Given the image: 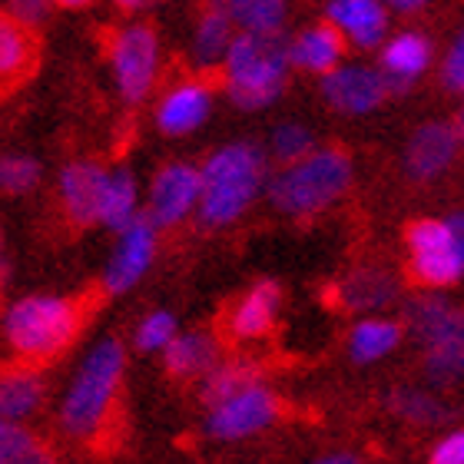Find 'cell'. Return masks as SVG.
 Listing matches in <instances>:
<instances>
[{
  "instance_id": "6da1fadb",
  "label": "cell",
  "mask_w": 464,
  "mask_h": 464,
  "mask_svg": "<svg viewBox=\"0 0 464 464\" xmlns=\"http://www.w3.org/2000/svg\"><path fill=\"white\" fill-rule=\"evenodd\" d=\"M203 173V199H199V219L206 226L236 223L259 193L262 183V153L252 143L223 146L209 156Z\"/></svg>"
},
{
  "instance_id": "7a4b0ae2",
  "label": "cell",
  "mask_w": 464,
  "mask_h": 464,
  "mask_svg": "<svg viewBox=\"0 0 464 464\" xmlns=\"http://www.w3.org/2000/svg\"><path fill=\"white\" fill-rule=\"evenodd\" d=\"M285 67H289V47L279 37H256V34L236 37L226 53L232 103L242 110L269 107L285 87Z\"/></svg>"
},
{
  "instance_id": "3957f363",
  "label": "cell",
  "mask_w": 464,
  "mask_h": 464,
  "mask_svg": "<svg viewBox=\"0 0 464 464\" xmlns=\"http://www.w3.org/2000/svg\"><path fill=\"white\" fill-rule=\"evenodd\" d=\"M352 183V160L342 150H319L309 160L272 176L269 199L289 216H309L335 203Z\"/></svg>"
},
{
  "instance_id": "277c9868",
  "label": "cell",
  "mask_w": 464,
  "mask_h": 464,
  "mask_svg": "<svg viewBox=\"0 0 464 464\" xmlns=\"http://www.w3.org/2000/svg\"><path fill=\"white\" fill-rule=\"evenodd\" d=\"M120 375H123V345L116 339L97 342L90 348V355L83 358L77 382L70 385L63 408H60L63 428L70 435L87 438L103 425L107 408L116 395V385H120Z\"/></svg>"
},
{
  "instance_id": "5b68a950",
  "label": "cell",
  "mask_w": 464,
  "mask_h": 464,
  "mask_svg": "<svg viewBox=\"0 0 464 464\" xmlns=\"http://www.w3.org/2000/svg\"><path fill=\"white\" fill-rule=\"evenodd\" d=\"M408 329L425 345V372L435 385L464 375V309L438 295H421L405 312Z\"/></svg>"
},
{
  "instance_id": "8992f818",
  "label": "cell",
  "mask_w": 464,
  "mask_h": 464,
  "mask_svg": "<svg viewBox=\"0 0 464 464\" xmlns=\"http://www.w3.org/2000/svg\"><path fill=\"white\" fill-rule=\"evenodd\" d=\"M77 332V309L60 295H30L4 319V335L20 355L50 358Z\"/></svg>"
},
{
  "instance_id": "52a82bcc",
  "label": "cell",
  "mask_w": 464,
  "mask_h": 464,
  "mask_svg": "<svg viewBox=\"0 0 464 464\" xmlns=\"http://www.w3.org/2000/svg\"><path fill=\"white\" fill-rule=\"evenodd\" d=\"M411 269L428 285H451L464 276V213L421 219L408 229Z\"/></svg>"
},
{
  "instance_id": "ba28073f",
  "label": "cell",
  "mask_w": 464,
  "mask_h": 464,
  "mask_svg": "<svg viewBox=\"0 0 464 464\" xmlns=\"http://www.w3.org/2000/svg\"><path fill=\"white\" fill-rule=\"evenodd\" d=\"M156 63H160V44L156 34L143 24L123 27L113 40V73L116 87L123 93V100L140 103L150 93L156 77Z\"/></svg>"
},
{
  "instance_id": "9c48e42d",
  "label": "cell",
  "mask_w": 464,
  "mask_h": 464,
  "mask_svg": "<svg viewBox=\"0 0 464 464\" xmlns=\"http://www.w3.org/2000/svg\"><path fill=\"white\" fill-rule=\"evenodd\" d=\"M279 415V401L269 388H249L242 395L229 398L226 405L213 408L209 418H206V431L219 441H239V438H249L262 428H269Z\"/></svg>"
},
{
  "instance_id": "30bf717a",
  "label": "cell",
  "mask_w": 464,
  "mask_h": 464,
  "mask_svg": "<svg viewBox=\"0 0 464 464\" xmlns=\"http://www.w3.org/2000/svg\"><path fill=\"white\" fill-rule=\"evenodd\" d=\"M199 199H203V173L189 163H173L156 176L146 216L153 219V226H173L186 219Z\"/></svg>"
},
{
  "instance_id": "8fae6325",
  "label": "cell",
  "mask_w": 464,
  "mask_h": 464,
  "mask_svg": "<svg viewBox=\"0 0 464 464\" xmlns=\"http://www.w3.org/2000/svg\"><path fill=\"white\" fill-rule=\"evenodd\" d=\"M388 93L385 73L372 67H335L322 80V97L342 113H368Z\"/></svg>"
},
{
  "instance_id": "7c38bea8",
  "label": "cell",
  "mask_w": 464,
  "mask_h": 464,
  "mask_svg": "<svg viewBox=\"0 0 464 464\" xmlns=\"http://www.w3.org/2000/svg\"><path fill=\"white\" fill-rule=\"evenodd\" d=\"M156 252V226L150 216H136V223L120 236L113 259L107 266V289L110 292H126L133 289L136 282L143 279V272L150 269Z\"/></svg>"
},
{
  "instance_id": "4fadbf2b",
  "label": "cell",
  "mask_w": 464,
  "mask_h": 464,
  "mask_svg": "<svg viewBox=\"0 0 464 464\" xmlns=\"http://www.w3.org/2000/svg\"><path fill=\"white\" fill-rule=\"evenodd\" d=\"M110 173L97 163H70L60 173V196L73 223L90 226L103 219V199H107Z\"/></svg>"
},
{
  "instance_id": "5bb4252c",
  "label": "cell",
  "mask_w": 464,
  "mask_h": 464,
  "mask_svg": "<svg viewBox=\"0 0 464 464\" xmlns=\"http://www.w3.org/2000/svg\"><path fill=\"white\" fill-rule=\"evenodd\" d=\"M458 153V130L448 123L421 126L405 150V169L411 179H435L451 166Z\"/></svg>"
},
{
  "instance_id": "9a60e30c",
  "label": "cell",
  "mask_w": 464,
  "mask_h": 464,
  "mask_svg": "<svg viewBox=\"0 0 464 464\" xmlns=\"http://www.w3.org/2000/svg\"><path fill=\"white\" fill-rule=\"evenodd\" d=\"M431 63V40L418 30H405L385 44L382 50V67H385L388 90H408V83L425 73V67Z\"/></svg>"
},
{
  "instance_id": "2e32d148",
  "label": "cell",
  "mask_w": 464,
  "mask_h": 464,
  "mask_svg": "<svg viewBox=\"0 0 464 464\" xmlns=\"http://www.w3.org/2000/svg\"><path fill=\"white\" fill-rule=\"evenodd\" d=\"M209 107H213L209 90L199 87V83H183V87L166 93V100L160 103V113H156V123L163 133L173 136L193 133L196 126L209 116Z\"/></svg>"
},
{
  "instance_id": "e0dca14e",
  "label": "cell",
  "mask_w": 464,
  "mask_h": 464,
  "mask_svg": "<svg viewBox=\"0 0 464 464\" xmlns=\"http://www.w3.org/2000/svg\"><path fill=\"white\" fill-rule=\"evenodd\" d=\"M329 20L339 30H345L358 47L382 44L388 27L385 7L375 0H335V4H329Z\"/></svg>"
},
{
  "instance_id": "ac0fdd59",
  "label": "cell",
  "mask_w": 464,
  "mask_h": 464,
  "mask_svg": "<svg viewBox=\"0 0 464 464\" xmlns=\"http://www.w3.org/2000/svg\"><path fill=\"white\" fill-rule=\"evenodd\" d=\"M342 57V37L339 30L329 24L302 30L299 37L289 44V63L302 70H319V73H332Z\"/></svg>"
},
{
  "instance_id": "d6986e66",
  "label": "cell",
  "mask_w": 464,
  "mask_h": 464,
  "mask_svg": "<svg viewBox=\"0 0 464 464\" xmlns=\"http://www.w3.org/2000/svg\"><path fill=\"white\" fill-rule=\"evenodd\" d=\"M279 299L282 292L276 282H259V285H252L249 295L239 302V309L232 315V332L239 335V339H259L262 332H269L272 319H276V309H279Z\"/></svg>"
},
{
  "instance_id": "ffe728a7",
  "label": "cell",
  "mask_w": 464,
  "mask_h": 464,
  "mask_svg": "<svg viewBox=\"0 0 464 464\" xmlns=\"http://www.w3.org/2000/svg\"><path fill=\"white\" fill-rule=\"evenodd\" d=\"M256 385H259V368L246 362V358H236V362H226V365H216L213 372H206L199 395H203L206 408H219L229 398L242 395V392H249Z\"/></svg>"
},
{
  "instance_id": "44dd1931",
  "label": "cell",
  "mask_w": 464,
  "mask_h": 464,
  "mask_svg": "<svg viewBox=\"0 0 464 464\" xmlns=\"http://www.w3.org/2000/svg\"><path fill=\"white\" fill-rule=\"evenodd\" d=\"M339 295L348 309H382L398 295V282L385 269H355L342 282Z\"/></svg>"
},
{
  "instance_id": "7402d4cb",
  "label": "cell",
  "mask_w": 464,
  "mask_h": 464,
  "mask_svg": "<svg viewBox=\"0 0 464 464\" xmlns=\"http://www.w3.org/2000/svg\"><path fill=\"white\" fill-rule=\"evenodd\" d=\"M216 362V339L203 332H189V335H176L166 348V368L173 375H199V372H213Z\"/></svg>"
},
{
  "instance_id": "603a6c76",
  "label": "cell",
  "mask_w": 464,
  "mask_h": 464,
  "mask_svg": "<svg viewBox=\"0 0 464 464\" xmlns=\"http://www.w3.org/2000/svg\"><path fill=\"white\" fill-rule=\"evenodd\" d=\"M44 398V385L34 372H7L0 375V421L27 418Z\"/></svg>"
},
{
  "instance_id": "cb8c5ba5",
  "label": "cell",
  "mask_w": 464,
  "mask_h": 464,
  "mask_svg": "<svg viewBox=\"0 0 464 464\" xmlns=\"http://www.w3.org/2000/svg\"><path fill=\"white\" fill-rule=\"evenodd\" d=\"M398 342H401V329H398L395 322L365 319V322H358L355 332H352L348 352H352L355 362H378V358H385Z\"/></svg>"
},
{
  "instance_id": "d4e9b609",
  "label": "cell",
  "mask_w": 464,
  "mask_h": 464,
  "mask_svg": "<svg viewBox=\"0 0 464 464\" xmlns=\"http://www.w3.org/2000/svg\"><path fill=\"white\" fill-rule=\"evenodd\" d=\"M232 47V14L229 7H213L199 17L196 27V60L199 63H213V60L226 57Z\"/></svg>"
},
{
  "instance_id": "484cf974",
  "label": "cell",
  "mask_w": 464,
  "mask_h": 464,
  "mask_svg": "<svg viewBox=\"0 0 464 464\" xmlns=\"http://www.w3.org/2000/svg\"><path fill=\"white\" fill-rule=\"evenodd\" d=\"M229 14L246 27V34H256V37H279L285 24V4L279 0H236Z\"/></svg>"
},
{
  "instance_id": "4316f807",
  "label": "cell",
  "mask_w": 464,
  "mask_h": 464,
  "mask_svg": "<svg viewBox=\"0 0 464 464\" xmlns=\"http://www.w3.org/2000/svg\"><path fill=\"white\" fill-rule=\"evenodd\" d=\"M103 223L120 232H126L136 223V179L126 169H116L110 176L107 199H103Z\"/></svg>"
},
{
  "instance_id": "83f0119b",
  "label": "cell",
  "mask_w": 464,
  "mask_h": 464,
  "mask_svg": "<svg viewBox=\"0 0 464 464\" xmlns=\"http://www.w3.org/2000/svg\"><path fill=\"white\" fill-rule=\"evenodd\" d=\"M388 408L411 425H441L448 418V408L428 392H418V388H395L388 395Z\"/></svg>"
},
{
  "instance_id": "f1b7e54d",
  "label": "cell",
  "mask_w": 464,
  "mask_h": 464,
  "mask_svg": "<svg viewBox=\"0 0 464 464\" xmlns=\"http://www.w3.org/2000/svg\"><path fill=\"white\" fill-rule=\"evenodd\" d=\"M0 464H50V458L17 421H0Z\"/></svg>"
},
{
  "instance_id": "f546056e",
  "label": "cell",
  "mask_w": 464,
  "mask_h": 464,
  "mask_svg": "<svg viewBox=\"0 0 464 464\" xmlns=\"http://www.w3.org/2000/svg\"><path fill=\"white\" fill-rule=\"evenodd\" d=\"M30 60V40L24 24L0 14V80L17 77Z\"/></svg>"
},
{
  "instance_id": "4dcf8cb0",
  "label": "cell",
  "mask_w": 464,
  "mask_h": 464,
  "mask_svg": "<svg viewBox=\"0 0 464 464\" xmlns=\"http://www.w3.org/2000/svg\"><path fill=\"white\" fill-rule=\"evenodd\" d=\"M312 143H315L312 133L299 123H285L272 133V153L279 156L282 163H292V166L302 163V160H309Z\"/></svg>"
},
{
  "instance_id": "1f68e13d",
  "label": "cell",
  "mask_w": 464,
  "mask_h": 464,
  "mask_svg": "<svg viewBox=\"0 0 464 464\" xmlns=\"http://www.w3.org/2000/svg\"><path fill=\"white\" fill-rule=\"evenodd\" d=\"M40 166L30 156H4L0 160V189L4 193H27L30 186H37Z\"/></svg>"
},
{
  "instance_id": "d6a6232c",
  "label": "cell",
  "mask_w": 464,
  "mask_h": 464,
  "mask_svg": "<svg viewBox=\"0 0 464 464\" xmlns=\"http://www.w3.org/2000/svg\"><path fill=\"white\" fill-rule=\"evenodd\" d=\"M176 339V319L169 312H153L140 322L136 329V345L143 352H156V348H169V342Z\"/></svg>"
},
{
  "instance_id": "836d02e7",
  "label": "cell",
  "mask_w": 464,
  "mask_h": 464,
  "mask_svg": "<svg viewBox=\"0 0 464 464\" xmlns=\"http://www.w3.org/2000/svg\"><path fill=\"white\" fill-rule=\"evenodd\" d=\"M431 464H464V431H451L431 451Z\"/></svg>"
},
{
  "instance_id": "e575fe53",
  "label": "cell",
  "mask_w": 464,
  "mask_h": 464,
  "mask_svg": "<svg viewBox=\"0 0 464 464\" xmlns=\"http://www.w3.org/2000/svg\"><path fill=\"white\" fill-rule=\"evenodd\" d=\"M445 83L451 90H461L464 93V30L458 34L455 47L448 50V60H445Z\"/></svg>"
},
{
  "instance_id": "d590c367",
  "label": "cell",
  "mask_w": 464,
  "mask_h": 464,
  "mask_svg": "<svg viewBox=\"0 0 464 464\" xmlns=\"http://www.w3.org/2000/svg\"><path fill=\"white\" fill-rule=\"evenodd\" d=\"M47 17V4H14V20L17 24H37Z\"/></svg>"
},
{
  "instance_id": "8d00e7d4",
  "label": "cell",
  "mask_w": 464,
  "mask_h": 464,
  "mask_svg": "<svg viewBox=\"0 0 464 464\" xmlns=\"http://www.w3.org/2000/svg\"><path fill=\"white\" fill-rule=\"evenodd\" d=\"M315 464H358L355 455H332V458H322V461Z\"/></svg>"
},
{
  "instance_id": "74e56055",
  "label": "cell",
  "mask_w": 464,
  "mask_h": 464,
  "mask_svg": "<svg viewBox=\"0 0 464 464\" xmlns=\"http://www.w3.org/2000/svg\"><path fill=\"white\" fill-rule=\"evenodd\" d=\"M395 7H398V10H405V14H411V10H418L421 4H415V0H398Z\"/></svg>"
},
{
  "instance_id": "f35d334b",
  "label": "cell",
  "mask_w": 464,
  "mask_h": 464,
  "mask_svg": "<svg viewBox=\"0 0 464 464\" xmlns=\"http://www.w3.org/2000/svg\"><path fill=\"white\" fill-rule=\"evenodd\" d=\"M461 136H464V120H461Z\"/></svg>"
}]
</instances>
